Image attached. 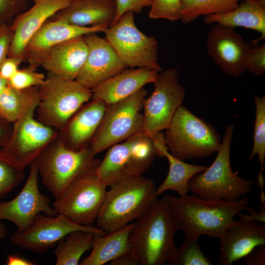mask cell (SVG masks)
I'll list each match as a JSON object with an SVG mask.
<instances>
[{
	"label": "cell",
	"instance_id": "cb8c5ba5",
	"mask_svg": "<svg viewBox=\"0 0 265 265\" xmlns=\"http://www.w3.org/2000/svg\"><path fill=\"white\" fill-rule=\"evenodd\" d=\"M157 156L165 157L169 164V170L162 183L157 187V195L159 196L164 191L172 190L182 196L189 191L188 183L192 176L202 172L207 167L187 163L173 156L166 145L164 133L159 132L153 137Z\"/></svg>",
	"mask_w": 265,
	"mask_h": 265
},
{
	"label": "cell",
	"instance_id": "3957f363",
	"mask_svg": "<svg viewBox=\"0 0 265 265\" xmlns=\"http://www.w3.org/2000/svg\"><path fill=\"white\" fill-rule=\"evenodd\" d=\"M109 187L95 221L96 227L106 233L137 220L158 197L154 182L142 175L127 178Z\"/></svg>",
	"mask_w": 265,
	"mask_h": 265
},
{
	"label": "cell",
	"instance_id": "30bf717a",
	"mask_svg": "<svg viewBox=\"0 0 265 265\" xmlns=\"http://www.w3.org/2000/svg\"><path fill=\"white\" fill-rule=\"evenodd\" d=\"M96 170V169H95ZM106 185L95 170L76 179L52 207L57 214H62L79 225L91 226L95 222L104 201Z\"/></svg>",
	"mask_w": 265,
	"mask_h": 265
},
{
	"label": "cell",
	"instance_id": "8d00e7d4",
	"mask_svg": "<svg viewBox=\"0 0 265 265\" xmlns=\"http://www.w3.org/2000/svg\"><path fill=\"white\" fill-rule=\"evenodd\" d=\"M245 60L247 71L256 77L265 73V44L258 45V42H252Z\"/></svg>",
	"mask_w": 265,
	"mask_h": 265
},
{
	"label": "cell",
	"instance_id": "8fae6325",
	"mask_svg": "<svg viewBox=\"0 0 265 265\" xmlns=\"http://www.w3.org/2000/svg\"><path fill=\"white\" fill-rule=\"evenodd\" d=\"M176 68L159 73L153 83L154 90L143 101V132L151 137L165 130L185 99L186 91L178 81Z\"/></svg>",
	"mask_w": 265,
	"mask_h": 265
},
{
	"label": "cell",
	"instance_id": "8992f818",
	"mask_svg": "<svg viewBox=\"0 0 265 265\" xmlns=\"http://www.w3.org/2000/svg\"><path fill=\"white\" fill-rule=\"evenodd\" d=\"M164 137L169 152L184 161L213 154L222 141L214 127L182 105L165 130Z\"/></svg>",
	"mask_w": 265,
	"mask_h": 265
},
{
	"label": "cell",
	"instance_id": "7bdbcfd3",
	"mask_svg": "<svg viewBox=\"0 0 265 265\" xmlns=\"http://www.w3.org/2000/svg\"><path fill=\"white\" fill-rule=\"evenodd\" d=\"M249 212V214H242L238 213L237 215L239 217V220L245 221H254L265 223V209L264 207H262L260 210H255L252 208L246 209Z\"/></svg>",
	"mask_w": 265,
	"mask_h": 265
},
{
	"label": "cell",
	"instance_id": "5bb4252c",
	"mask_svg": "<svg viewBox=\"0 0 265 265\" xmlns=\"http://www.w3.org/2000/svg\"><path fill=\"white\" fill-rule=\"evenodd\" d=\"M38 176L36 160L30 164L28 178L19 193L10 201H0V219L13 223L18 231L29 228L41 212L51 216L57 215L50 204V198L39 190Z\"/></svg>",
	"mask_w": 265,
	"mask_h": 265
},
{
	"label": "cell",
	"instance_id": "ba28073f",
	"mask_svg": "<svg viewBox=\"0 0 265 265\" xmlns=\"http://www.w3.org/2000/svg\"><path fill=\"white\" fill-rule=\"evenodd\" d=\"M147 94L143 88L124 100L107 105L89 145L95 156L143 131V114L141 111Z\"/></svg>",
	"mask_w": 265,
	"mask_h": 265
},
{
	"label": "cell",
	"instance_id": "74e56055",
	"mask_svg": "<svg viewBox=\"0 0 265 265\" xmlns=\"http://www.w3.org/2000/svg\"><path fill=\"white\" fill-rule=\"evenodd\" d=\"M28 0H0V26L10 24L14 18L25 11Z\"/></svg>",
	"mask_w": 265,
	"mask_h": 265
},
{
	"label": "cell",
	"instance_id": "1f68e13d",
	"mask_svg": "<svg viewBox=\"0 0 265 265\" xmlns=\"http://www.w3.org/2000/svg\"><path fill=\"white\" fill-rule=\"evenodd\" d=\"M133 162L142 175L153 163L156 155L152 137L143 131L128 139Z\"/></svg>",
	"mask_w": 265,
	"mask_h": 265
},
{
	"label": "cell",
	"instance_id": "7a4b0ae2",
	"mask_svg": "<svg viewBox=\"0 0 265 265\" xmlns=\"http://www.w3.org/2000/svg\"><path fill=\"white\" fill-rule=\"evenodd\" d=\"M180 230L165 197L157 199L136 220L130 234L131 252L138 265H165L176 255L174 236Z\"/></svg>",
	"mask_w": 265,
	"mask_h": 265
},
{
	"label": "cell",
	"instance_id": "b9f144b4",
	"mask_svg": "<svg viewBox=\"0 0 265 265\" xmlns=\"http://www.w3.org/2000/svg\"><path fill=\"white\" fill-rule=\"evenodd\" d=\"M243 259L245 265H265V244L257 245Z\"/></svg>",
	"mask_w": 265,
	"mask_h": 265
},
{
	"label": "cell",
	"instance_id": "ac0fdd59",
	"mask_svg": "<svg viewBox=\"0 0 265 265\" xmlns=\"http://www.w3.org/2000/svg\"><path fill=\"white\" fill-rule=\"evenodd\" d=\"M108 27L106 25L80 26L49 20L28 42L25 51V60L37 67L42 56L53 47L88 34L104 32Z\"/></svg>",
	"mask_w": 265,
	"mask_h": 265
},
{
	"label": "cell",
	"instance_id": "f35d334b",
	"mask_svg": "<svg viewBox=\"0 0 265 265\" xmlns=\"http://www.w3.org/2000/svg\"><path fill=\"white\" fill-rule=\"evenodd\" d=\"M152 0H115L116 12L112 25L125 13L131 11L138 14L146 7L150 6Z\"/></svg>",
	"mask_w": 265,
	"mask_h": 265
},
{
	"label": "cell",
	"instance_id": "9a60e30c",
	"mask_svg": "<svg viewBox=\"0 0 265 265\" xmlns=\"http://www.w3.org/2000/svg\"><path fill=\"white\" fill-rule=\"evenodd\" d=\"M206 44L208 54L227 75L237 78L247 71L245 60L251 44L234 28L216 24L208 34Z\"/></svg>",
	"mask_w": 265,
	"mask_h": 265
},
{
	"label": "cell",
	"instance_id": "f1b7e54d",
	"mask_svg": "<svg viewBox=\"0 0 265 265\" xmlns=\"http://www.w3.org/2000/svg\"><path fill=\"white\" fill-rule=\"evenodd\" d=\"M94 234L75 231L61 239L53 254L56 265H77L83 254L91 249Z\"/></svg>",
	"mask_w": 265,
	"mask_h": 265
},
{
	"label": "cell",
	"instance_id": "484cf974",
	"mask_svg": "<svg viewBox=\"0 0 265 265\" xmlns=\"http://www.w3.org/2000/svg\"><path fill=\"white\" fill-rule=\"evenodd\" d=\"M207 24H217L234 28L242 27L261 34L259 41L265 37V3L260 0H243L234 10L225 13L204 16Z\"/></svg>",
	"mask_w": 265,
	"mask_h": 265
},
{
	"label": "cell",
	"instance_id": "681fc988",
	"mask_svg": "<svg viewBox=\"0 0 265 265\" xmlns=\"http://www.w3.org/2000/svg\"><path fill=\"white\" fill-rule=\"evenodd\" d=\"M260 0L264 3H265V0Z\"/></svg>",
	"mask_w": 265,
	"mask_h": 265
},
{
	"label": "cell",
	"instance_id": "ffe728a7",
	"mask_svg": "<svg viewBox=\"0 0 265 265\" xmlns=\"http://www.w3.org/2000/svg\"><path fill=\"white\" fill-rule=\"evenodd\" d=\"M107 106L100 100L84 104L58 131V137L68 148L78 151L89 146Z\"/></svg>",
	"mask_w": 265,
	"mask_h": 265
},
{
	"label": "cell",
	"instance_id": "e575fe53",
	"mask_svg": "<svg viewBox=\"0 0 265 265\" xmlns=\"http://www.w3.org/2000/svg\"><path fill=\"white\" fill-rule=\"evenodd\" d=\"M37 67L29 64L26 67L19 69L8 80V85L17 89L39 87L45 80L44 75L36 71Z\"/></svg>",
	"mask_w": 265,
	"mask_h": 265
},
{
	"label": "cell",
	"instance_id": "2e32d148",
	"mask_svg": "<svg viewBox=\"0 0 265 265\" xmlns=\"http://www.w3.org/2000/svg\"><path fill=\"white\" fill-rule=\"evenodd\" d=\"M96 33L84 36L88 53L75 79L91 90L127 67L107 41Z\"/></svg>",
	"mask_w": 265,
	"mask_h": 265
},
{
	"label": "cell",
	"instance_id": "ab89813d",
	"mask_svg": "<svg viewBox=\"0 0 265 265\" xmlns=\"http://www.w3.org/2000/svg\"><path fill=\"white\" fill-rule=\"evenodd\" d=\"M13 34L10 24L0 26V67L8 57Z\"/></svg>",
	"mask_w": 265,
	"mask_h": 265
},
{
	"label": "cell",
	"instance_id": "4fadbf2b",
	"mask_svg": "<svg viewBox=\"0 0 265 265\" xmlns=\"http://www.w3.org/2000/svg\"><path fill=\"white\" fill-rule=\"evenodd\" d=\"M78 230L102 235L106 233L97 227L77 224L62 214L51 216L39 213L29 228L14 232L10 239L14 245L22 249L43 253L56 246L71 232Z\"/></svg>",
	"mask_w": 265,
	"mask_h": 265
},
{
	"label": "cell",
	"instance_id": "f6af8a7d",
	"mask_svg": "<svg viewBox=\"0 0 265 265\" xmlns=\"http://www.w3.org/2000/svg\"><path fill=\"white\" fill-rule=\"evenodd\" d=\"M110 265H138L131 252L125 254L109 263Z\"/></svg>",
	"mask_w": 265,
	"mask_h": 265
},
{
	"label": "cell",
	"instance_id": "4dcf8cb0",
	"mask_svg": "<svg viewBox=\"0 0 265 265\" xmlns=\"http://www.w3.org/2000/svg\"><path fill=\"white\" fill-rule=\"evenodd\" d=\"M254 103L256 108L255 119L253 133V146L248 161L257 155L260 164V170L257 177L258 186L260 188V197H265L264 187L265 180L263 172L265 170V96H255Z\"/></svg>",
	"mask_w": 265,
	"mask_h": 265
},
{
	"label": "cell",
	"instance_id": "bcb514c9",
	"mask_svg": "<svg viewBox=\"0 0 265 265\" xmlns=\"http://www.w3.org/2000/svg\"><path fill=\"white\" fill-rule=\"evenodd\" d=\"M7 265H34L35 263L17 254L9 255L6 262Z\"/></svg>",
	"mask_w": 265,
	"mask_h": 265
},
{
	"label": "cell",
	"instance_id": "52a82bcc",
	"mask_svg": "<svg viewBox=\"0 0 265 265\" xmlns=\"http://www.w3.org/2000/svg\"><path fill=\"white\" fill-rule=\"evenodd\" d=\"M38 88L37 119L58 131L92 95L91 89L76 80L63 79L48 72Z\"/></svg>",
	"mask_w": 265,
	"mask_h": 265
},
{
	"label": "cell",
	"instance_id": "7dc6e473",
	"mask_svg": "<svg viewBox=\"0 0 265 265\" xmlns=\"http://www.w3.org/2000/svg\"><path fill=\"white\" fill-rule=\"evenodd\" d=\"M2 220L0 219V239H3L7 234V228Z\"/></svg>",
	"mask_w": 265,
	"mask_h": 265
},
{
	"label": "cell",
	"instance_id": "60d3db41",
	"mask_svg": "<svg viewBox=\"0 0 265 265\" xmlns=\"http://www.w3.org/2000/svg\"><path fill=\"white\" fill-rule=\"evenodd\" d=\"M23 61L20 58L8 56L0 67V75L8 81L18 70Z\"/></svg>",
	"mask_w": 265,
	"mask_h": 265
},
{
	"label": "cell",
	"instance_id": "7402d4cb",
	"mask_svg": "<svg viewBox=\"0 0 265 265\" xmlns=\"http://www.w3.org/2000/svg\"><path fill=\"white\" fill-rule=\"evenodd\" d=\"M88 53L84 36L55 45L41 58L39 66L48 73L63 79L75 80L83 67Z\"/></svg>",
	"mask_w": 265,
	"mask_h": 265
},
{
	"label": "cell",
	"instance_id": "d4e9b609",
	"mask_svg": "<svg viewBox=\"0 0 265 265\" xmlns=\"http://www.w3.org/2000/svg\"><path fill=\"white\" fill-rule=\"evenodd\" d=\"M134 223L106 233L94 234L91 252L80 265H103L131 250L130 234Z\"/></svg>",
	"mask_w": 265,
	"mask_h": 265
},
{
	"label": "cell",
	"instance_id": "d590c367",
	"mask_svg": "<svg viewBox=\"0 0 265 265\" xmlns=\"http://www.w3.org/2000/svg\"><path fill=\"white\" fill-rule=\"evenodd\" d=\"M181 0H152L149 17L171 21L180 20Z\"/></svg>",
	"mask_w": 265,
	"mask_h": 265
},
{
	"label": "cell",
	"instance_id": "836d02e7",
	"mask_svg": "<svg viewBox=\"0 0 265 265\" xmlns=\"http://www.w3.org/2000/svg\"><path fill=\"white\" fill-rule=\"evenodd\" d=\"M197 238L185 236L182 244L177 248L170 265H212V263L203 253Z\"/></svg>",
	"mask_w": 265,
	"mask_h": 265
},
{
	"label": "cell",
	"instance_id": "d6a6232c",
	"mask_svg": "<svg viewBox=\"0 0 265 265\" xmlns=\"http://www.w3.org/2000/svg\"><path fill=\"white\" fill-rule=\"evenodd\" d=\"M25 169L11 156L0 150V199L23 181Z\"/></svg>",
	"mask_w": 265,
	"mask_h": 265
},
{
	"label": "cell",
	"instance_id": "277c9868",
	"mask_svg": "<svg viewBox=\"0 0 265 265\" xmlns=\"http://www.w3.org/2000/svg\"><path fill=\"white\" fill-rule=\"evenodd\" d=\"M39 175L55 198L60 197L76 179L95 171L100 160L89 146L75 151L66 147L57 137L36 159Z\"/></svg>",
	"mask_w": 265,
	"mask_h": 265
},
{
	"label": "cell",
	"instance_id": "83f0119b",
	"mask_svg": "<svg viewBox=\"0 0 265 265\" xmlns=\"http://www.w3.org/2000/svg\"><path fill=\"white\" fill-rule=\"evenodd\" d=\"M39 101L38 87L17 89L8 85L0 94V116L13 124Z\"/></svg>",
	"mask_w": 265,
	"mask_h": 265
},
{
	"label": "cell",
	"instance_id": "603a6c76",
	"mask_svg": "<svg viewBox=\"0 0 265 265\" xmlns=\"http://www.w3.org/2000/svg\"><path fill=\"white\" fill-rule=\"evenodd\" d=\"M115 0H70L49 20L80 26H110L116 16Z\"/></svg>",
	"mask_w": 265,
	"mask_h": 265
},
{
	"label": "cell",
	"instance_id": "7c38bea8",
	"mask_svg": "<svg viewBox=\"0 0 265 265\" xmlns=\"http://www.w3.org/2000/svg\"><path fill=\"white\" fill-rule=\"evenodd\" d=\"M38 105L31 107L12 124L11 137L0 150L11 156L25 168L36 160L58 136V131L35 118Z\"/></svg>",
	"mask_w": 265,
	"mask_h": 265
},
{
	"label": "cell",
	"instance_id": "ee69618b",
	"mask_svg": "<svg viewBox=\"0 0 265 265\" xmlns=\"http://www.w3.org/2000/svg\"><path fill=\"white\" fill-rule=\"evenodd\" d=\"M12 132V124L0 116V149L6 145Z\"/></svg>",
	"mask_w": 265,
	"mask_h": 265
},
{
	"label": "cell",
	"instance_id": "f546056e",
	"mask_svg": "<svg viewBox=\"0 0 265 265\" xmlns=\"http://www.w3.org/2000/svg\"><path fill=\"white\" fill-rule=\"evenodd\" d=\"M240 0H181V18L190 23L200 16L222 14L236 9Z\"/></svg>",
	"mask_w": 265,
	"mask_h": 265
},
{
	"label": "cell",
	"instance_id": "c3c4849f",
	"mask_svg": "<svg viewBox=\"0 0 265 265\" xmlns=\"http://www.w3.org/2000/svg\"><path fill=\"white\" fill-rule=\"evenodd\" d=\"M8 86V81L0 75V94Z\"/></svg>",
	"mask_w": 265,
	"mask_h": 265
},
{
	"label": "cell",
	"instance_id": "44dd1931",
	"mask_svg": "<svg viewBox=\"0 0 265 265\" xmlns=\"http://www.w3.org/2000/svg\"><path fill=\"white\" fill-rule=\"evenodd\" d=\"M159 72L146 68L126 69L91 89V99L102 100L107 105L117 103L153 83Z\"/></svg>",
	"mask_w": 265,
	"mask_h": 265
},
{
	"label": "cell",
	"instance_id": "e0dca14e",
	"mask_svg": "<svg viewBox=\"0 0 265 265\" xmlns=\"http://www.w3.org/2000/svg\"><path fill=\"white\" fill-rule=\"evenodd\" d=\"M34 4L16 16L10 24L13 37L8 56L25 60L26 47L34 34L70 0H32Z\"/></svg>",
	"mask_w": 265,
	"mask_h": 265
},
{
	"label": "cell",
	"instance_id": "4316f807",
	"mask_svg": "<svg viewBox=\"0 0 265 265\" xmlns=\"http://www.w3.org/2000/svg\"><path fill=\"white\" fill-rule=\"evenodd\" d=\"M95 173L107 186L131 177L140 176L132 159L128 139L108 148Z\"/></svg>",
	"mask_w": 265,
	"mask_h": 265
},
{
	"label": "cell",
	"instance_id": "6da1fadb",
	"mask_svg": "<svg viewBox=\"0 0 265 265\" xmlns=\"http://www.w3.org/2000/svg\"><path fill=\"white\" fill-rule=\"evenodd\" d=\"M185 236L219 238L250 203L246 196L235 200L205 199L187 194L165 196Z\"/></svg>",
	"mask_w": 265,
	"mask_h": 265
},
{
	"label": "cell",
	"instance_id": "5b68a950",
	"mask_svg": "<svg viewBox=\"0 0 265 265\" xmlns=\"http://www.w3.org/2000/svg\"><path fill=\"white\" fill-rule=\"evenodd\" d=\"M234 129L233 124L226 126L221 145L212 164L189 180L188 188L194 195L205 199L235 200L252 191L251 186L254 181L240 177L231 167L230 146Z\"/></svg>",
	"mask_w": 265,
	"mask_h": 265
},
{
	"label": "cell",
	"instance_id": "9c48e42d",
	"mask_svg": "<svg viewBox=\"0 0 265 265\" xmlns=\"http://www.w3.org/2000/svg\"><path fill=\"white\" fill-rule=\"evenodd\" d=\"M105 39L127 67L161 71L158 63V41L136 27L134 13H124L104 32Z\"/></svg>",
	"mask_w": 265,
	"mask_h": 265
},
{
	"label": "cell",
	"instance_id": "d6986e66",
	"mask_svg": "<svg viewBox=\"0 0 265 265\" xmlns=\"http://www.w3.org/2000/svg\"><path fill=\"white\" fill-rule=\"evenodd\" d=\"M219 265H232L243 258L254 247L265 244V225L257 221L236 220L218 238Z\"/></svg>",
	"mask_w": 265,
	"mask_h": 265
}]
</instances>
